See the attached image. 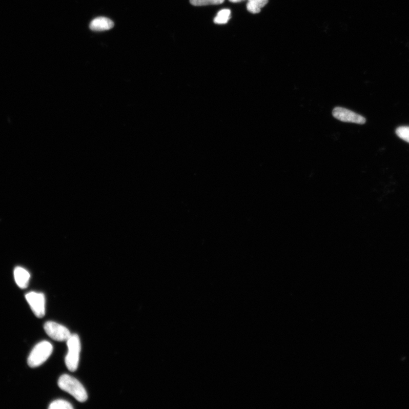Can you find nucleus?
<instances>
[{
	"label": "nucleus",
	"instance_id": "1",
	"mask_svg": "<svg viewBox=\"0 0 409 409\" xmlns=\"http://www.w3.org/2000/svg\"><path fill=\"white\" fill-rule=\"evenodd\" d=\"M58 385L62 390L69 393L78 401L84 402L88 399L85 387L74 377L66 374L61 376Z\"/></svg>",
	"mask_w": 409,
	"mask_h": 409
},
{
	"label": "nucleus",
	"instance_id": "2",
	"mask_svg": "<svg viewBox=\"0 0 409 409\" xmlns=\"http://www.w3.org/2000/svg\"><path fill=\"white\" fill-rule=\"evenodd\" d=\"M68 349L66 356L65 363L68 370L75 372L79 363L81 343L79 337L76 334H71L67 340Z\"/></svg>",
	"mask_w": 409,
	"mask_h": 409
},
{
	"label": "nucleus",
	"instance_id": "3",
	"mask_svg": "<svg viewBox=\"0 0 409 409\" xmlns=\"http://www.w3.org/2000/svg\"><path fill=\"white\" fill-rule=\"evenodd\" d=\"M52 351L53 347L47 341L36 344L29 356V365L31 368H35L44 364L51 356Z\"/></svg>",
	"mask_w": 409,
	"mask_h": 409
},
{
	"label": "nucleus",
	"instance_id": "4",
	"mask_svg": "<svg viewBox=\"0 0 409 409\" xmlns=\"http://www.w3.org/2000/svg\"><path fill=\"white\" fill-rule=\"evenodd\" d=\"M26 301L35 314L39 318L45 315V297L43 293L30 292L25 296Z\"/></svg>",
	"mask_w": 409,
	"mask_h": 409
},
{
	"label": "nucleus",
	"instance_id": "5",
	"mask_svg": "<svg viewBox=\"0 0 409 409\" xmlns=\"http://www.w3.org/2000/svg\"><path fill=\"white\" fill-rule=\"evenodd\" d=\"M44 329L51 338L58 342L67 341L71 335L69 330L67 328L54 322H47L45 324Z\"/></svg>",
	"mask_w": 409,
	"mask_h": 409
},
{
	"label": "nucleus",
	"instance_id": "6",
	"mask_svg": "<svg viewBox=\"0 0 409 409\" xmlns=\"http://www.w3.org/2000/svg\"><path fill=\"white\" fill-rule=\"evenodd\" d=\"M333 115L335 118L344 122L364 124L365 118L360 114L342 107H336L333 109Z\"/></svg>",
	"mask_w": 409,
	"mask_h": 409
},
{
	"label": "nucleus",
	"instance_id": "7",
	"mask_svg": "<svg viewBox=\"0 0 409 409\" xmlns=\"http://www.w3.org/2000/svg\"><path fill=\"white\" fill-rule=\"evenodd\" d=\"M114 24L109 18L99 17L93 19L90 24L91 30L94 31L109 30L114 27Z\"/></svg>",
	"mask_w": 409,
	"mask_h": 409
},
{
	"label": "nucleus",
	"instance_id": "8",
	"mask_svg": "<svg viewBox=\"0 0 409 409\" xmlns=\"http://www.w3.org/2000/svg\"><path fill=\"white\" fill-rule=\"evenodd\" d=\"M14 276L15 282L19 288L25 289L28 287L30 275L27 270L22 267H16L14 271Z\"/></svg>",
	"mask_w": 409,
	"mask_h": 409
},
{
	"label": "nucleus",
	"instance_id": "9",
	"mask_svg": "<svg viewBox=\"0 0 409 409\" xmlns=\"http://www.w3.org/2000/svg\"><path fill=\"white\" fill-rule=\"evenodd\" d=\"M268 3L269 0H249L247 9L251 13H259L261 11V9L265 6Z\"/></svg>",
	"mask_w": 409,
	"mask_h": 409
},
{
	"label": "nucleus",
	"instance_id": "10",
	"mask_svg": "<svg viewBox=\"0 0 409 409\" xmlns=\"http://www.w3.org/2000/svg\"><path fill=\"white\" fill-rule=\"evenodd\" d=\"M230 18V10L223 9L218 13L217 16L214 19V22L217 24H225L229 22Z\"/></svg>",
	"mask_w": 409,
	"mask_h": 409
},
{
	"label": "nucleus",
	"instance_id": "11",
	"mask_svg": "<svg viewBox=\"0 0 409 409\" xmlns=\"http://www.w3.org/2000/svg\"><path fill=\"white\" fill-rule=\"evenodd\" d=\"M73 407L69 402L57 400L51 403L50 409H72Z\"/></svg>",
	"mask_w": 409,
	"mask_h": 409
},
{
	"label": "nucleus",
	"instance_id": "12",
	"mask_svg": "<svg viewBox=\"0 0 409 409\" xmlns=\"http://www.w3.org/2000/svg\"><path fill=\"white\" fill-rule=\"evenodd\" d=\"M224 0H190V3L194 6H206L209 5L221 4Z\"/></svg>",
	"mask_w": 409,
	"mask_h": 409
},
{
	"label": "nucleus",
	"instance_id": "13",
	"mask_svg": "<svg viewBox=\"0 0 409 409\" xmlns=\"http://www.w3.org/2000/svg\"><path fill=\"white\" fill-rule=\"evenodd\" d=\"M396 134L398 137L409 143V127H401L397 128Z\"/></svg>",
	"mask_w": 409,
	"mask_h": 409
},
{
	"label": "nucleus",
	"instance_id": "14",
	"mask_svg": "<svg viewBox=\"0 0 409 409\" xmlns=\"http://www.w3.org/2000/svg\"><path fill=\"white\" fill-rule=\"evenodd\" d=\"M229 1L233 3H237L244 1V0H229Z\"/></svg>",
	"mask_w": 409,
	"mask_h": 409
}]
</instances>
